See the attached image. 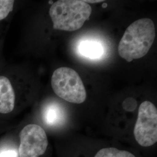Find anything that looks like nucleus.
<instances>
[{"label": "nucleus", "instance_id": "5", "mask_svg": "<svg viewBox=\"0 0 157 157\" xmlns=\"http://www.w3.org/2000/svg\"><path fill=\"white\" fill-rule=\"evenodd\" d=\"M20 157H39L45 153L48 140L44 130L36 124L25 126L19 133Z\"/></svg>", "mask_w": 157, "mask_h": 157}, {"label": "nucleus", "instance_id": "10", "mask_svg": "<svg viewBox=\"0 0 157 157\" xmlns=\"http://www.w3.org/2000/svg\"><path fill=\"white\" fill-rule=\"evenodd\" d=\"M13 0H0V21L5 19L13 9Z\"/></svg>", "mask_w": 157, "mask_h": 157}, {"label": "nucleus", "instance_id": "11", "mask_svg": "<svg viewBox=\"0 0 157 157\" xmlns=\"http://www.w3.org/2000/svg\"><path fill=\"white\" fill-rule=\"evenodd\" d=\"M0 157H17V153L12 150L3 151L0 153Z\"/></svg>", "mask_w": 157, "mask_h": 157}, {"label": "nucleus", "instance_id": "1", "mask_svg": "<svg viewBox=\"0 0 157 157\" xmlns=\"http://www.w3.org/2000/svg\"><path fill=\"white\" fill-rule=\"evenodd\" d=\"M155 38L153 21L143 18L132 23L126 30L118 45L119 55L128 62L145 56Z\"/></svg>", "mask_w": 157, "mask_h": 157}, {"label": "nucleus", "instance_id": "8", "mask_svg": "<svg viewBox=\"0 0 157 157\" xmlns=\"http://www.w3.org/2000/svg\"><path fill=\"white\" fill-rule=\"evenodd\" d=\"M62 111L55 104H51L46 108L44 113L46 122L49 124H55L61 120Z\"/></svg>", "mask_w": 157, "mask_h": 157}, {"label": "nucleus", "instance_id": "2", "mask_svg": "<svg viewBox=\"0 0 157 157\" xmlns=\"http://www.w3.org/2000/svg\"><path fill=\"white\" fill-rule=\"evenodd\" d=\"M91 11V7L84 1L59 0L51 5L49 15L54 29L73 32L83 26Z\"/></svg>", "mask_w": 157, "mask_h": 157}, {"label": "nucleus", "instance_id": "3", "mask_svg": "<svg viewBox=\"0 0 157 157\" xmlns=\"http://www.w3.org/2000/svg\"><path fill=\"white\" fill-rule=\"evenodd\" d=\"M51 86L57 96L71 103L82 104L86 99L84 84L73 69H56L51 77Z\"/></svg>", "mask_w": 157, "mask_h": 157}, {"label": "nucleus", "instance_id": "9", "mask_svg": "<svg viewBox=\"0 0 157 157\" xmlns=\"http://www.w3.org/2000/svg\"><path fill=\"white\" fill-rule=\"evenodd\" d=\"M94 157H136L131 152L124 150H119L116 148L108 147L100 150Z\"/></svg>", "mask_w": 157, "mask_h": 157}, {"label": "nucleus", "instance_id": "4", "mask_svg": "<svg viewBox=\"0 0 157 157\" xmlns=\"http://www.w3.org/2000/svg\"><path fill=\"white\" fill-rule=\"evenodd\" d=\"M134 136L142 147H150L157 143V109L150 101H144L139 107Z\"/></svg>", "mask_w": 157, "mask_h": 157}, {"label": "nucleus", "instance_id": "6", "mask_svg": "<svg viewBox=\"0 0 157 157\" xmlns=\"http://www.w3.org/2000/svg\"><path fill=\"white\" fill-rule=\"evenodd\" d=\"M15 90L10 78L0 76V113L11 112L15 104Z\"/></svg>", "mask_w": 157, "mask_h": 157}, {"label": "nucleus", "instance_id": "7", "mask_svg": "<svg viewBox=\"0 0 157 157\" xmlns=\"http://www.w3.org/2000/svg\"><path fill=\"white\" fill-rule=\"evenodd\" d=\"M80 55L90 59H98L102 58L104 52V47L97 40L85 39L82 40L78 46Z\"/></svg>", "mask_w": 157, "mask_h": 157}]
</instances>
